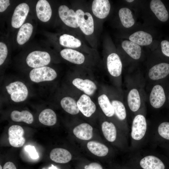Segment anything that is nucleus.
<instances>
[{"label":"nucleus","instance_id":"1","mask_svg":"<svg viewBox=\"0 0 169 169\" xmlns=\"http://www.w3.org/2000/svg\"><path fill=\"white\" fill-rule=\"evenodd\" d=\"M11 99L14 102H18L25 100L28 95V90L23 82L16 81L12 82L6 86Z\"/></svg>","mask_w":169,"mask_h":169},{"label":"nucleus","instance_id":"2","mask_svg":"<svg viewBox=\"0 0 169 169\" xmlns=\"http://www.w3.org/2000/svg\"><path fill=\"white\" fill-rule=\"evenodd\" d=\"M57 76V74L55 70L47 66L34 68L29 73L30 79L35 83L52 81Z\"/></svg>","mask_w":169,"mask_h":169},{"label":"nucleus","instance_id":"3","mask_svg":"<svg viewBox=\"0 0 169 169\" xmlns=\"http://www.w3.org/2000/svg\"><path fill=\"white\" fill-rule=\"evenodd\" d=\"M50 60V55L48 52L39 51L30 53L26 59L28 66L34 68L46 66L49 63Z\"/></svg>","mask_w":169,"mask_h":169},{"label":"nucleus","instance_id":"4","mask_svg":"<svg viewBox=\"0 0 169 169\" xmlns=\"http://www.w3.org/2000/svg\"><path fill=\"white\" fill-rule=\"evenodd\" d=\"M77 17L79 27L85 35H90L94 31V21L91 15L89 13L84 12L80 9L75 12Z\"/></svg>","mask_w":169,"mask_h":169},{"label":"nucleus","instance_id":"5","mask_svg":"<svg viewBox=\"0 0 169 169\" xmlns=\"http://www.w3.org/2000/svg\"><path fill=\"white\" fill-rule=\"evenodd\" d=\"M147 128L145 117L141 115H136L134 118L132 126L131 136L136 140L141 139L144 136Z\"/></svg>","mask_w":169,"mask_h":169},{"label":"nucleus","instance_id":"6","mask_svg":"<svg viewBox=\"0 0 169 169\" xmlns=\"http://www.w3.org/2000/svg\"><path fill=\"white\" fill-rule=\"evenodd\" d=\"M8 134L9 142L12 146L20 147L24 144L25 140L23 136L24 131L21 126L12 125L8 129Z\"/></svg>","mask_w":169,"mask_h":169},{"label":"nucleus","instance_id":"7","mask_svg":"<svg viewBox=\"0 0 169 169\" xmlns=\"http://www.w3.org/2000/svg\"><path fill=\"white\" fill-rule=\"evenodd\" d=\"M59 15L62 21L67 26L77 28L79 27L76 13L66 6H60L58 9Z\"/></svg>","mask_w":169,"mask_h":169},{"label":"nucleus","instance_id":"8","mask_svg":"<svg viewBox=\"0 0 169 169\" xmlns=\"http://www.w3.org/2000/svg\"><path fill=\"white\" fill-rule=\"evenodd\" d=\"M29 10L28 5L25 3L18 5L14 11L11 20L12 26L18 28L22 25Z\"/></svg>","mask_w":169,"mask_h":169},{"label":"nucleus","instance_id":"9","mask_svg":"<svg viewBox=\"0 0 169 169\" xmlns=\"http://www.w3.org/2000/svg\"><path fill=\"white\" fill-rule=\"evenodd\" d=\"M77 103L79 111L87 117L90 116L96 110L95 104L87 95H81Z\"/></svg>","mask_w":169,"mask_h":169},{"label":"nucleus","instance_id":"10","mask_svg":"<svg viewBox=\"0 0 169 169\" xmlns=\"http://www.w3.org/2000/svg\"><path fill=\"white\" fill-rule=\"evenodd\" d=\"M149 100L151 106L155 108L161 107L166 101L164 89L160 85H155L152 88L150 95Z\"/></svg>","mask_w":169,"mask_h":169},{"label":"nucleus","instance_id":"11","mask_svg":"<svg viewBox=\"0 0 169 169\" xmlns=\"http://www.w3.org/2000/svg\"><path fill=\"white\" fill-rule=\"evenodd\" d=\"M110 8L108 0H95L93 2L92 10L94 14L97 17L103 19L109 14Z\"/></svg>","mask_w":169,"mask_h":169},{"label":"nucleus","instance_id":"12","mask_svg":"<svg viewBox=\"0 0 169 169\" xmlns=\"http://www.w3.org/2000/svg\"><path fill=\"white\" fill-rule=\"evenodd\" d=\"M107 65L108 70L111 75L118 77L121 74L122 64L120 57L117 54L113 53L108 56Z\"/></svg>","mask_w":169,"mask_h":169},{"label":"nucleus","instance_id":"13","mask_svg":"<svg viewBox=\"0 0 169 169\" xmlns=\"http://www.w3.org/2000/svg\"><path fill=\"white\" fill-rule=\"evenodd\" d=\"M36 10L37 17L41 21L46 22L50 18L52 9L49 3L47 0H39L36 5Z\"/></svg>","mask_w":169,"mask_h":169},{"label":"nucleus","instance_id":"14","mask_svg":"<svg viewBox=\"0 0 169 169\" xmlns=\"http://www.w3.org/2000/svg\"><path fill=\"white\" fill-rule=\"evenodd\" d=\"M169 74V64L163 63L156 64L149 70L148 75L153 80H157L165 77Z\"/></svg>","mask_w":169,"mask_h":169},{"label":"nucleus","instance_id":"15","mask_svg":"<svg viewBox=\"0 0 169 169\" xmlns=\"http://www.w3.org/2000/svg\"><path fill=\"white\" fill-rule=\"evenodd\" d=\"M73 84L79 90L89 95H93L97 89L95 84L89 79L83 80L77 78L72 81Z\"/></svg>","mask_w":169,"mask_h":169},{"label":"nucleus","instance_id":"16","mask_svg":"<svg viewBox=\"0 0 169 169\" xmlns=\"http://www.w3.org/2000/svg\"><path fill=\"white\" fill-rule=\"evenodd\" d=\"M150 8L156 17L162 22H165L168 18V12L165 6L160 0H152L150 3Z\"/></svg>","mask_w":169,"mask_h":169},{"label":"nucleus","instance_id":"17","mask_svg":"<svg viewBox=\"0 0 169 169\" xmlns=\"http://www.w3.org/2000/svg\"><path fill=\"white\" fill-rule=\"evenodd\" d=\"M50 158L54 161L59 163H65L71 159L72 155L67 150L60 148L53 149L50 153Z\"/></svg>","mask_w":169,"mask_h":169},{"label":"nucleus","instance_id":"18","mask_svg":"<svg viewBox=\"0 0 169 169\" xmlns=\"http://www.w3.org/2000/svg\"><path fill=\"white\" fill-rule=\"evenodd\" d=\"M140 164L143 169H165L162 161L153 156H148L141 159Z\"/></svg>","mask_w":169,"mask_h":169},{"label":"nucleus","instance_id":"19","mask_svg":"<svg viewBox=\"0 0 169 169\" xmlns=\"http://www.w3.org/2000/svg\"><path fill=\"white\" fill-rule=\"evenodd\" d=\"M60 54L64 59L75 64H81L84 61V56L82 54L72 49H64L61 51Z\"/></svg>","mask_w":169,"mask_h":169},{"label":"nucleus","instance_id":"20","mask_svg":"<svg viewBox=\"0 0 169 169\" xmlns=\"http://www.w3.org/2000/svg\"><path fill=\"white\" fill-rule=\"evenodd\" d=\"M93 128L86 123H82L73 129L74 135L78 138L85 140L91 139L93 136Z\"/></svg>","mask_w":169,"mask_h":169},{"label":"nucleus","instance_id":"21","mask_svg":"<svg viewBox=\"0 0 169 169\" xmlns=\"http://www.w3.org/2000/svg\"><path fill=\"white\" fill-rule=\"evenodd\" d=\"M121 46L126 52L133 59H138L140 58L141 50L140 45L125 40L122 42Z\"/></svg>","mask_w":169,"mask_h":169},{"label":"nucleus","instance_id":"22","mask_svg":"<svg viewBox=\"0 0 169 169\" xmlns=\"http://www.w3.org/2000/svg\"><path fill=\"white\" fill-rule=\"evenodd\" d=\"M129 39L131 41L142 46L149 45L152 41V37L150 34L142 31L133 33L130 36Z\"/></svg>","mask_w":169,"mask_h":169},{"label":"nucleus","instance_id":"23","mask_svg":"<svg viewBox=\"0 0 169 169\" xmlns=\"http://www.w3.org/2000/svg\"><path fill=\"white\" fill-rule=\"evenodd\" d=\"M32 25L26 23L20 27L18 33L17 40L20 45H23L26 42L30 37L33 31Z\"/></svg>","mask_w":169,"mask_h":169},{"label":"nucleus","instance_id":"24","mask_svg":"<svg viewBox=\"0 0 169 169\" xmlns=\"http://www.w3.org/2000/svg\"><path fill=\"white\" fill-rule=\"evenodd\" d=\"M39 120L42 124L48 125H54L57 121V116L55 112L50 109L44 110L38 116Z\"/></svg>","mask_w":169,"mask_h":169},{"label":"nucleus","instance_id":"25","mask_svg":"<svg viewBox=\"0 0 169 169\" xmlns=\"http://www.w3.org/2000/svg\"><path fill=\"white\" fill-rule=\"evenodd\" d=\"M10 117L13 121L23 122L28 124H31L33 120V115L27 110H23L21 111L14 110L11 112Z\"/></svg>","mask_w":169,"mask_h":169},{"label":"nucleus","instance_id":"26","mask_svg":"<svg viewBox=\"0 0 169 169\" xmlns=\"http://www.w3.org/2000/svg\"><path fill=\"white\" fill-rule=\"evenodd\" d=\"M87 146L89 150L92 153L98 156H105L108 152V149L106 146L97 141H89Z\"/></svg>","mask_w":169,"mask_h":169},{"label":"nucleus","instance_id":"27","mask_svg":"<svg viewBox=\"0 0 169 169\" xmlns=\"http://www.w3.org/2000/svg\"><path fill=\"white\" fill-rule=\"evenodd\" d=\"M60 104L63 109L68 113L71 115H76L79 112L77 103L73 98L65 97L61 100Z\"/></svg>","mask_w":169,"mask_h":169},{"label":"nucleus","instance_id":"28","mask_svg":"<svg viewBox=\"0 0 169 169\" xmlns=\"http://www.w3.org/2000/svg\"><path fill=\"white\" fill-rule=\"evenodd\" d=\"M127 102L130 110L133 112L137 111L141 105V99L139 93L137 89H133L129 93Z\"/></svg>","mask_w":169,"mask_h":169},{"label":"nucleus","instance_id":"29","mask_svg":"<svg viewBox=\"0 0 169 169\" xmlns=\"http://www.w3.org/2000/svg\"><path fill=\"white\" fill-rule=\"evenodd\" d=\"M99 105L105 114L108 117L113 116L114 113L113 107L108 97L105 94L98 98Z\"/></svg>","mask_w":169,"mask_h":169},{"label":"nucleus","instance_id":"30","mask_svg":"<svg viewBox=\"0 0 169 169\" xmlns=\"http://www.w3.org/2000/svg\"><path fill=\"white\" fill-rule=\"evenodd\" d=\"M119 15L122 24L125 27L130 28L134 24L135 20L131 11L129 8H121L119 11Z\"/></svg>","mask_w":169,"mask_h":169},{"label":"nucleus","instance_id":"31","mask_svg":"<svg viewBox=\"0 0 169 169\" xmlns=\"http://www.w3.org/2000/svg\"><path fill=\"white\" fill-rule=\"evenodd\" d=\"M102 130L106 139L110 142L114 141L116 137V130L114 125L111 122H104L101 125Z\"/></svg>","mask_w":169,"mask_h":169},{"label":"nucleus","instance_id":"32","mask_svg":"<svg viewBox=\"0 0 169 169\" xmlns=\"http://www.w3.org/2000/svg\"><path fill=\"white\" fill-rule=\"evenodd\" d=\"M60 45L64 47L74 48L79 47L81 44V41L74 36L64 34L61 35L59 38Z\"/></svg>","mask_w":169,"mask_h":169},{"label":"nucleus","instance_id":"33","mask_svg":"<svg viewBox=\"0 0 169 169\" xmlns=\"http://www.w3.org/2000/svg\"><path fill=\"white\" fill-rule=\"evenodd\" d=\"M111 104L113 107L115 113L117 118L120 120H124L126 117V112L123 104L118 100H113Z\"/></svg>","mask_w":169,"mask_h":169},{"label":"nucleus","instance_id":"34","mask_svg":"<svg viewBox=\"0 0 169 169\" xmlns=\"http://www.w3.org/2000/svg\"><path fill=\"white\" fill-rule=\"evenodd\" d=\"M158 131L161 137L169 140V122H165L161 123L158 127Z\"/></svg>","mask_w":169,"mask_h":169},{"label":"nucleus","instance_id":"35","mask_svg":"<svg viewBox=\"0 0 169 169\" xmlns=\"http://www.w3.org/2000/svg\"><path fill=\"white\" fill-rule=\"evenodd\" d=\"M7 46L3 43L0 42V65H1L4 62L8 54Z\"/></svg>","mask_w":169,"mask_h":169},{"label":"nucleus","instance_id":"36","mask_svg":"<svg viewBox=\"0 0 169 169\" xmlns=\"http://www.w3.org/2000/svg\"><path fill=\"white\" fill-rule=\"evenodd\" d=\"M24 149L32 159H36L39 157L38 153L34 146L27 145L25 147Z\"/></svg>","mask_w":169,"mask_h":169},{"label":"nucleus","instance_id":"37","mask_svg":"<svg viewBox=\"0 0 169 169\" xmlns=\"http://www.w3.org/2000/svg\"><path fill=\"white\" fill-rule=\"evenodd\" d=\"M161 45L162 53L169 57V42L166 40H163L161 42Z\"/></svg>","mask_w":169,"mask_h":169},{"label":"nucleus","instance_id":"38","mask_svg":"<svg viewBox=\"0 0 169 169\" xmlns=\"http://www.w3.org/2000/svg\"><path fill=\"white\" fill-rule=\"evenodd\" d=\"M9 0H0V12H2L5 11L10 5Z\"/></svg>","mask_w":169,"mask_h":169},{"label":"nucleus","instance_id":"39","mask_svg":"<svg viewBox=\"0 0 169 169\" xmlns=\"http://www.w3.org/2000/svg\"><path fill=\"white\" fill-rule=\"evenodd\" d=\"M85 169H103L101 166L96 162H92L84 167Z\"/></svg>","mask_w":169,"mask_h":169},{"label":"nucleus","instance_id":"40","mask_svg":"<svg viewBox=\"0 0 169 169\" xmlns=\"http://www.w3.org/2000/svg\"><path fill=\"white\" fill-rule=\"evenodd\" d=\"M3 169H17V168L13 163L9 161L6 162L4 164Z\"/></svg>","mask_w":169,"mask_h":169},{"label":"nucleus","instance_id":"41","mask_svg":"<svg viewBox=\"0 0 169 169\" xmlns=\"http://www.w3.org/2000/svg\"><path fill=\"white\" fill-rule=\"evenodd\" d=\"M48 169H59L56 167L54 166L52 164L51 166L49 167Z\"/></svg>","mask_w":169,"mask_h":169},{"label":"nucleus","instance_id":"42","mask_svg":"<svg viewBox=\"0 0 169 169\" xmlns=\"http://www.w3.org/2000/svg\"><path fill=\"white\" fill-rule=\"evenodd\" d=\"M126 1L127 2H128L131 3V2H133L134 1V0H126Z\"/></svg>","mask_w":169,"mask_h":169},{"label":"nucleus","instance_id":"43","mask_svg":"<svg viewBox=\"0 0 169 169\" xmlns=\"http://www.w3.org/2000/svg\"><path fill=\"white\" fill-rule=\"evenodd\" d=\"M0 169H2V167L1 165H0Z\"/></svg>","mask_w":169,"mask_h":169},{"label":"nucleus","instance_id":"44","mask_svg":"<svg viewBox=\"0 0 169 169\" xmlns=\"http://www.w3.org/2000/svg\"></svg>","mask_w":169,"mask_h":169}]
</instances>
